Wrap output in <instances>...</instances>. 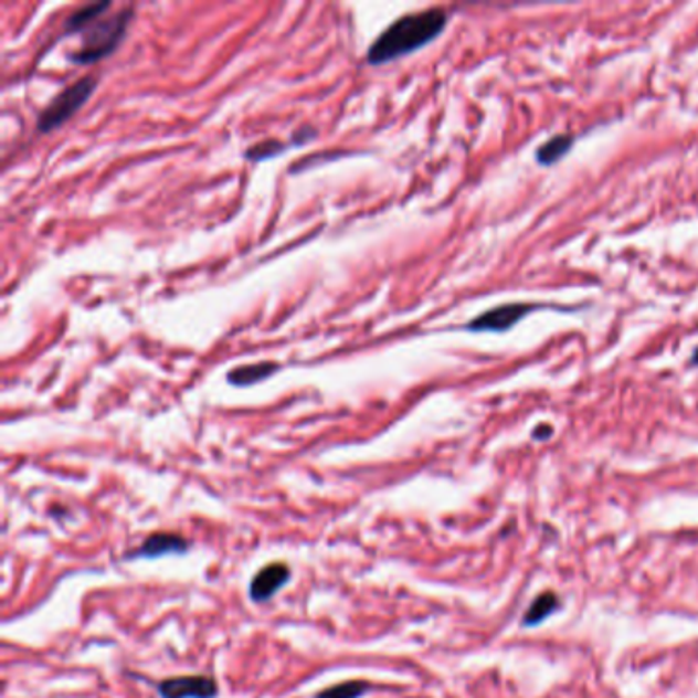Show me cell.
I'll return each instance as SVG.
<instances>
[{
	"label": "cell",
	"mask_w": 698,
	"mask_h": 698,
	"mask_svg": "<svg viewBox=\"0 0 698 698\" xmlns=\"http://www.w3.org/2000/svg\"><path fill=\"white\" fill-rule=\"evenodd\" d=\"M448 11L443 7H431L416 13L402 14L390 28L379 33L378 40L367 50V62L371 66H383L398 57L408 56L420 47L434 42L448 25Z\"/></svg>",
	"instance_id": "6da1fadb"
},
{
	"label": "cell",
	"mask_w": 698,
	"mask_h": 698,
	"mask_svg": "<svg viewBox=\"0 0 698 698\" xmlns=\"http://www.w3.org/2000/svg\"><path fill=\"white\" fill-rule=\"evenodd\" d=\"M131 14L134 11L127 7L112 17H101L93 25L84 29L81 33L83 42L72 54H68L72 64L86 66V64H95L103 57L112 56L113 52L119 47V43L124 42V38H126Z\"/></svg>",
	"instance_id": "7a4b0ae2"
},
{
	"label": "cell",
	"mask_w": 698,
	"mask_h": 698,
	"mask_svg": "<svg viewBox=\"0 0 698 698\" xmlns=\"http://www.w3.org/2000/svg\"><path fill=\"white\" fill-rule=\"evenodd\" d=\"M97 84V76L88 74V76L78 78L76 83L68 84L66 88H62L56 97L52 98V103L40 113L38 131L47 134V131L57 129L62 124H66L72 115L78 112L95 93Z\"/></svg>",
	"instance_id": "3957f363"
},
{
	"label": "cell",
	"mask_w": 698,
	"mask_h": 698,
	"mask_svg": "<svg viewBox=\"0 0 698 698\" xmlns=\"http://www.w3.org/2000/svg\"><path fill=\"white\" fill-rule=\"evenodd\" d=\"M532 309L535 306L522 304V302L503 304V306L488 309V311L479 314L474 320L467 321L465 330H469V332H508L515 324L527 318Z\"/></svg>",
	"instance_id": "277c9868"
},
{
	"label": "cell",
	"mask_w": 698,
	"mask_h": 698,
	"mask_svg": "<svg viewBox=\"0 0 698 698\" xmlns=\"http://www.w3.org/2000/svg\"><path fill=\"white\" fill-rule=\"evenodd\" d=\"M162 698H215L218 683L210 676H177L158 685Z\"/></svg>",
	"instance_id": "5b68a950"
},
{
	"label": "cell",
	"mask_w": 698,
	"mask_h": 698,
	"mask_svg": "<svg viewBox=\"0 0 698 698\" xmlns=\"http://www.w3.org/2000/svg\"><path fill=\"white\" fill-rule=\"evenodd\" d=\"M289 578H292V570L287 563H283V561L268 563L266 568L258 570L252 578L251 588H248L252 602L271 601L281 588L289 582Z\"/></svg>",
	"instance_id": "8992f818"
},
{
	"label": "cell",
	"mask_w": 698,
	"mask_h": 698,
	"mask_svg": "<svg viewBox=\"0 0 698 698\" xmlns=\"http://www.w3.org/2000/svg\"><path fill=\"white\" fill-rule=\"evenodd\" d=\"M189 551V541L174 532H155L144 539L140 547L127 553V559H158L165 556H179Z\"/></svg>",
	"instance_id": "52a82bcc"
},
{
	"label": "cell",
	"mask_w": 698,
	"mask_h": 698,
	"mask_svg": "<svg viewBox=\"0 0 698 698\" xmlns=\"http://www.w3.org/2000/svg\"><path fill=\"white\" fill-rule=\"evenodd\" d=\"M279 371V364L263 361V363L240 364L236 369L228 371V383L236 388H251L265 379L273 378Z\"/></svg>",
	"instance_id": "ba28073f"
},
{
	"label": "cell",
	"mask_w": 698,
	"mask_h": 698,
	"mask_svg": "<svg viewBox=\"0 0 698 698\" xmlns=\"http://www.w3.org/2000/svg\"><path fill=\"white\" fill-rule=\"evenodd\" d=\"M109 9H112V2H109V0H105V2H91V4H84L81 9H76V11L68 17L66 25H64V35L83 33L84 29L88 28V25H93L101 17H105V13H107Z\"/></svg>",
	"instance_id": "9c48e42d"
},
{
	"label": "cell",
	"mask_w": 698,
	"mask_h": 698,
	"mask_svg": "<svg viewBox=\"0 0 698 698\" xmlns=\"http://www.w3.org/2000/svg\"><path fill=\"white\" fill-rule=\"evenodd\" d=\"M559 609H561V601H559L556 592H543L539 594L531 606L527 609V613L522 616V627H537L541 625L543 621H547L549 616L556 615Z\"/></svg>",
	"instance_id": "30bf717a"
},
{
	"label": "cell",
	"mask_w": 698,
	"mask_h": 698,
	"mask_svg": "<svg viewBox=\"0 0 698 698\" xmlns=\"http://www.w3.org/2000/svg\"><path fill=\"white\" fill-rule=\"evenodd\" d=\"M573 141H575V136H572V134H558V136L549 138V140L543 141L539 146L537 162L543 165V167L556 165L558 160H561L563 156L572 150Z\"/></svg>",
	"instance_id": "8fae6325"
},
{
	"label": "cell",
	"mask_w": 698,
	"mask_h": 698,
	"mask_svg": "<svg viewBox=\"0 0 698 698\" xmlns=\"http://www.w3.org/2000/svg\"><path fill=\"white\" fill-rule=\"evenodd\" d=\"M289 148H292V141H281L271 138V140L258 141V144L251 146V148L246 150L244 158L251 160V162H263V160H271V158H275V156L287 152Z\"/></svg>",
	"instance_id": "7c38bea8"
},
{
	"label": "cell",
	"mask_w": 698,
	"mask_h": 698,
	"mask_svg": "<svg viewBox=\"0 0 698 698\" xmlns=\"http://www.w3.org/2000/svg\"><path fill=\"white\" fill-rule=\"evenodd\" d=\"M373 688L367 680H350L342 685L330 686L326 690L318 692L316 698H361Z\"/></svg>",
	"instance_id": "4fadbf2b"
},
{
	"label": "cell",
	"mask_w": 698,
	"mask_h": 698,
	"mask_svg": "<svg viewBox=\"0 0 698 698\" xmlns=\"http://www.w3.org/2000/svg\"><path fill=\"white\" fill-rule=\"evenodd\" d=\"M318 134H316V129L314 127H302V129H297L294 134V138H292V146H299V144H306V141L314 140Z\"/></svg>",
	"instance_id": "5bb4252c"
},
{
	"label": "cell",
	"mask_w": 698,
	"mask_h": 698,
	"mask_svg": "<svg viewBox=\"0 0 698 698\" xmlns=\"http://www.w3.org/2000/svg\"><path fill=\"white\" fill-rule=\"evenodd\" d=\"M551 433H553V429H551L549 424H541V426L532 433V436H535V438H547V436H551Z\"/></svg>",
	"instance_id": "9a60e30c"
},
{
	"label": "cell",
	"mask_w": 698,
	"mask_h": 698,
	"mask_svg": "<svg viewBox=\"0 0 698 698\" xmlns=\"http://www.w3.org/2000/svg\"><path fill=\"white\" fill-rule=\"evenodd\" d=\"M692 363L698 364V349L692 352Z\"/></svg>",
	"instance_id": "2e32d148"
}]
</instances>
